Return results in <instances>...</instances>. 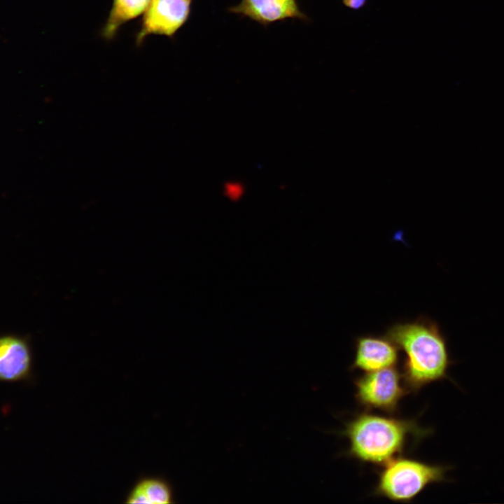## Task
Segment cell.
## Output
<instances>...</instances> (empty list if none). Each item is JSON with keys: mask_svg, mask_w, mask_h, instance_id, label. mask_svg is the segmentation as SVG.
I'll return each instance as SVG.
<instances>
[{"mask_svg": "<svg viewBox=\"0 0 504 504\" xmlns=\"http://www.w3.org/2000/svg\"><path fill=\"white\" fill-rule=\"evenodd\" d=\"M385 336L405 354L403 382L408 391L447 377L453 363L445 336L438 323L426 316L390 326Z\"/></svg>", "mask_w": 504, "mask_h": 504, "instance_id": "1", "label": "cell"}, {"mask_svg": "<svg viewBox=\"0 0 504 504\" xmlns=\"http://www.w3.org/2000/svg\"><path fill=\"white\" fill-rule=\"evenodd\" d=\"M426 433L414 420L363 412L347 424L344 435L350 442L349 455L383 465L402 453L409 435L420 437Z\"/></svg>", "mask_w": 504, "mask_h": 504, "instance_id": "2", "label": "cell"}, {"mask_svg": "<svg viewBox=\"0 0 504 504\" xmlns=\"http://www.w3.org/2000/svg\"><path fill=\"white\" fill-rule=\"evenodd\" d=\"M382 466L378 474L376 494L401 503L411 501L428 484L444 481L449 470L448 466L401 456Z\"/></svg>", "mask_w": 504, "mask_h": 504, "instance_id": "3", "label": "cell"}, {"mask_svg": "<svg viewBox=\"0 0 504 504\" xmlns=\"http://www.w3.org/2000/svg\"><path fill=\"white\" fill-rule=\"evenodd\" d=\"M354 384L356 398L360 405L388 414L397 411L400 400L409 392L395 366L365 372L354 380Z\"/></svg>", "mask_w": 504, "mask_h": 504, "instance_id": "4", "label": "cell"}, {"mask_svg": "<svg viewBox=\"0 0 504 504\" xmlns=\"http://www.w3.org/2000/svg\"><path fill=\"white\" fill-rule=\"evenodd\" d=\"M191 3L192 0H151L144 13L136 44L151 34L172 37L188 20Z\"/></svg>", "mask_w": 504, "mask_h": 504, "instance_id": "5", "label": "cell"}, {"mask_svg": "<svg viewBox=\"0 0 504 504\" xmlns=\"http://www.w3.org/2000/svg\"><path fill=\"white\" fill-rule=\"evenodd\" d=\"M355 356L351 368L365 372L393 367L398 360L397 346L384 336L362 335L355 342Z\"/></svg>", "mask_w": 504, "mask_h": 504, "instance_id": "6", "label": "cell"}, {"mask_svg": "<svg viewBox=\"0 0 504 504\" xmlns=\"http://www.w3.org/2000/svg\"><path fill=\"white\" fill-rule=\"evenodd\" d=\"M228 11L264 26L287 18L307 20L296 0H241L237 6L230 7Z\"/></svg>", "mask_w": 504, "mask_h": 504, "instance_id": "7", "label": "cell"}, {"mask_svg": "<svg viewBox=\"0 0 504 504\" xmlns=\"http://www.w3.org/2000/svg\"><path fill=\"white\" fill-rule=\"evenodd\" d=\"M31 352L27 342L13 335L0 336V379L15 381L27 374Z\"/></svg>", "mask_w": 504, "mask_h": 504, "instance_id": "8", "label": "cell"}, {"mask_svg": "<svg viewBox=\"0 0 504 504\" xmlns=\"http://www.w3.org/2000/svg\"><path fill=\"white\" fill-rule=\"evenodd\" d=\"M125 503L130 504L173 503V490L169 483L161 477H143L130 491Z\"/></svg>", "mask_w": 504, "mask_h": 504, "instance_id": "9", "label": "cell"}, {"mask_svg": "<svg viewBox=\"0 0 504 504\" xmlns=\"http://www.w3.org/2000/svg\"><path fill=\"white\" fill-rule=\"evenodd\" d=\"M151 0H113L108 17L102 34L106 39L113 38L126 22L144 13Z\"/></svg>", "mask_w": 504, "mask_h": 504, "instance_id": "10", "label": "cell"}, {"mask_svg": "<svg viewBox=\"0 0 504 504\" xmlns=\"http://www.w3.org/2000/svg\"><path fill=\"white\" fill-rule=\"evenodd\" d=\"M225 195L232 200L239 198L244 192V188L240 183L237 182H229L225 185Z\"/></svg>", "mask_w": 504, "mask_h": 504, "instance_id": "11", "label": "cell"}, {"mask_svg": "<svg viewBox=\"0 0 504 504\" xmlns=\"http://www.w3.org/2000/svg\"><path fill=\"white\" fill-rule=\"evenodd\" d=\"M366 0H343L344 4L351 9H359L365 5Z\"/></svg>", "mask_w": 504, "mask_h": 504, "instance_id": "12", "label": "cell"}]
</instances>
